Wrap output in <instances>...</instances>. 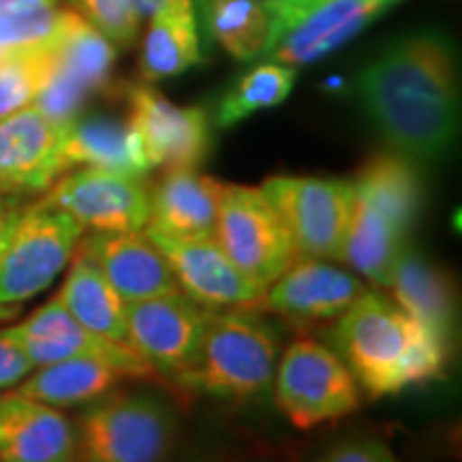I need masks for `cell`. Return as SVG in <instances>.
Here are the masks:
<instances>
[{"instance_id":"obj_25","label":"cell","mask_w":462,"mask_h":462,"mask_svg":"<svg viewBox=\"0 0 462 462\" xmlns=\"http://www.w3.org/2000/svg\"><path fill=\"white\" fill-rule=\"evenodd\" d=\"M57 296L72 314V319L83 324L85 329L114 342H124V334H126L124 306L126 303L103 275L98 263L80 245L69 260L67 278Z\"/></svg>"},{"instance_id":"obj_21","label":"cell","mask_w":462,"mask_h":462,"mask_svg":"<svg viewBox=\"0 0 462 462\" xmlns=\"http://www.w3.org/2000/svg\"><path fill=\"white\" fill-rule=\"evenodd\" d=\"M226 182L199 170H165L162 180L149 190L147 226L185 239H211Z\"/></svg>"},{"instance_id":"obj_16","label":"cell","mask_w":462,"mask_h":462,"mask_svg":"<svg viewBox=\"0 0 462 462\" xmlns=\"http://www.w3.org/2000/svg\"><path fill=\"white\" fill-rule=\"evenodd\" d=\"M363 281L329 260L298 257L273 285L257 309L278 314L293 327L329 324L363 296Z\"/></svg>"},{"instance_id":"obj_23","label":"cell","mask_w":462,"mask_h":462,"mask_svg":"<svg viewBox=\"0 0 462 462\" xmlns=\"http://www.w3.org/2000/svg\"><path fill=\"white\" fill-rule=\"evenodd\" d=\"M203 62L196 0H162L147 18L139 54V78L157 83L178 78Z\"/></svg>"},{"instance_id":"obj_37","label":"cell","mask_w":462,"mask_h":462,"mask_svg":"<svg viewBox=\"0 0 462 462\" xmlns=\"http://www.w3.org/2000/svg\"><path fill=\"white\" fill-rule=\"evenodd\" d=\"M42 3H50V5H57V0H42Z\"/></svg>"},{"instance_id":"obj_10","label":"cell","mask_w":462,"mask_h":462,"mask_svg":"<svg viewBox=\"0 0 462 462\" xmlns=\"http://www.w3.org/2000/svg\"><path fill=\"white\" fill-rule=\"evenodd\" d=\"M214 239L231 263L263 288L298 260L291 231L260 188H226Z\"/></svg>"},{"instance_id":"obj_22","label":"cell","mask_w":462,"mask_h":462,"mask_svg":"<svg viewBox=\"0 0 462 462\" xmlns=\"http://www.w3.org/2000/svg\"><path fill=\"white\" fill-rule=\"evenodd\" d=\"M62 165L67 170H106L121 175H149L144 154L126 116L80 111L65 126Z\"/></svg>"},{"instance_id":"obj_34","label":"cell","mask_w":462,"mask_h":462,"mask_svg":"<svg viewBox=\"0 0 462 462\" xmlns=\"http://www.w3.org/2000/svg\"><path fill=\"white\" fill-rule=\"evenodd\" d=\"M314 3H319V0H264L267 11H270V16H273V23H275V39H278L300 14H306Z\"/></svg>"},{"instance_id":"obj_15","label":"cell","mask_w":462,"mask_h":462,"mask_svg":"<svg viewBox=\"0 0 462 462\" xmlns=\"http://www.w3.org/2000/svg\"><path fill=\"white\" fill-rule=\"evenodd\" d=\"M44 193V203L75 216L83 229L132 231L149 221V185L139 175L83 167L60 175Z\"/></svg>"},{"instance_id":"obj_38","label":"cell","mask_w":462,"mask_h":462,"mask_svg":"<svg viewBox=\"0 0 462 462\" xmlns=\"http://www.w3.org/2000/svg\"><path fill=\"white\" fill-rule=\"evenodd\" d=\"M199 3H200V0H199Z\"/></svg>"},{"instance_id":"obj_5","label":"cell","mask_w":462,"mask_h":462,"mask_svg":"<svg viewBox=\"0 0 462 462\" xmlns=\"http://www.w3.org/2000/svg\"><path fill=\"white\" fill-rule=\"evenodd\" d=\"M178 411L152 391H111L75 424L78 462H167L178 442Z\"/></svg>"},{"instance_id":"obj_31","label":"cell","mask_w":462,"mask_h":462,"mask_svg":"<svg viewBox=\"0 0 462 462\" xmlns=\"http://www.w3.org/2000/svg\"><path fill=\"white\" fill-rule=\"evenodd\" d=\"M80 16L88 18L118 50L132 47L142 21L134 14L132 0H75Z\"/></svg>"},{"instance_id":"obj_8","label":"cell","mask_w":462,"mask_h":462,"mask_svg":"<svg viewBox=\"0 0 462 462\" xmlns=\"http://www.w3.org/2000/svg\"><path fill=\"white\" fill-rule=\"evenodd\" d=\"M260 190L285 221L298 257L329 263L345 260L346 231L355 206L352 180L275 175L267 178Z\"/></svg>"},{"instance_id":"obj_4","label":"cell","mask_w":462,"mask_h":462,"mask_svg":"<svg viewBox=\"0 0 462 462\" xmlns=\"http://www.w3.org/2000/svg\"><path fill=\"white\" fill-rule=\"evenodd\" d=\"M278 334L254 309L208 311L193 365L178 383L221 401H252L273 385Z\"/></svg>"},{"instance_id":"obj_6","label":"cell","mask_w":462,"mask_h":462,"mask_svg":"<svg viewBox=\"0 0 462 462\" xmlns=\"http://www.w3.org/2000/svg\"><path fill=\"white\" fill-rule=\"evenodd\" d=\"M275 403L296 430H316L363 406L345 360L316 339H296L275 365Z\"/></svg>"},{"instance_id":"obj_33","label":"cell","mask_w":462,"mask_h":462,"mask_svg":"<svg viewBox=\"0 0 462 462\" xmlns=\"http://www.w3.org/2000/svg\"><path fill=\"white\" fill-rule=\"evenodd\" d=\"M32 370L33 363L26 357V352L0 331V391L16 388Z\"/></svg>"},{"instance_id":"obj_28","label":"cell","mask_w":462,"mask_h":462,"mask_svg":"<svg viewBox=\"0 0 462 462\" xmlns=\"http://www.w3.org/2000/svg\"><path fill=\"white\" fill-rule=\"evenodd\" d=\"M296 75L298 72L293 67H285L273 60H263L254 67H249L247 72H242L226 88L224 98L218 100L214 124L218 129H231L254 114L281 106L282 100L293 93Z\"/></svg>"},{"instance_id":"obj_29","label":"cell","mask_w":462,"mask_h":462,"mask_svg":"<svg viewBox=\"0 0 462 462\" xmlns=\"http://www.w3.org/2000/svg\"><path fill=\"white\" fill-rule=\"evenodd\" d=\"M54 36V33H51ZM51 39L21 50H8L0 60V118L32 106L50 75Z\"/></svg>"},{"instance_id":"obj_32","label":"cell","mask_w":462,"mask_h":462,"mask_svg":"<svg viewBox=\"0 0 462 462\" xmlns=\"http://www.w3.org/2000/svg\"><path fill=\"white\" fill-rule=\"evenodd\" d=\"M316 462H396V455L383 439L352 437L327 449Z\"/></svg>"},{"instance_id":"obj_26","label":"cell","mask_w":462,"mask_h":462,"mask_svg":"<svg viewBox=\"0 0 462 462\" xmlns=\"http://www.w3.org/2000/svg\"><path fill=\"white\" fill-rule=\"evenodd\" d=\"M121 378L124 375L111 365L88 357H69V360L33 367L14 391L54 409H72V406H88L100 396L111 393Z\"/></svg>"},{"instance_id":"obj_13","label":"cell","mask_w":462,"mask_h":462,"mask_svg":"<svg viewBox=\"0 0 462 462\" xmlns=\"http://www.w3.org/2000/svg\"><path fill=\"white\" fill-rule=\"evenodd\" d=\"M3 334L16 342L33 367L60 363L69 357H88L111 365L124 378H152L154 370L149 367L126 342H114L88 331L78 324L72 314L62 306L60 296L50 298L42 309L3 329Z\"/></svg>"},{"instance_id":"obj_24","label":"cell","mask_w":462,"mask_h":462,"mask_svg":"<svg viewBox=\"0 0 462 462\" xmlns=\"http://www.w3.org/2000/svg\"><path fill=\"white\" fill-rule=\"evenodd\" d=\"M388 291L393 293V303L398 309H403L439 339L455 345L457 298L445 270L430 263L424 254L406 247L396 263Z\"/></svg>"},{"instance_id":"obj_20","label":"cell","mask_w":462,"mask_h":462,"mask_svg":"<svg viewBox=\"0 0 462 462\" xmlns=\"http://www.w3.org/2000/svg\"><path fill=\"white\" fill-rule=\"evenodd\" d=\"M83 247L98 263L124 303L180 293L165 254L149 239L147 231H96L83 239Z\"/></svg>"},{"instance_id":"obj_27","label":"cell","mask_w":462,"mask_h":462,"mask_svg":"<svg viewBox=\"0 0 462 462\" xmlns=\"http://www.w3.org/2000/svg\"><path fill=\"white\" fill-rule=\"evenodd\" d=\"M211 39L234 60H257L275 44V23L264 0H200Z\"/></svg>"},{"instance_id":"obj_36","label":"cell","mask_w":462,"mask_h":462,"mask_svg":"<svg viewBox=\"0 0 462 462\" xmlns=\"http://www.w3.org/2000/svg\"><path fill=\"white\" fill-rule=\"evenodd\" d=\"M160 3H162V0H132L134 14H136L139 21H147V18L154 14V8H157Z\"/></svg>"},{"instance_id":"obj_12","label":"cell","mask_w":462,"mask_h":462,"mask_svg":"<svg viewBox=\"0 0 462 462\" xmlns=\"http://www.w3.org/2000/svg\"><path fill=\"white\" fill-rule=\"evenodd\" d=\"M208 309L185 293L139 298L124 306V342L154 370L175 380L193 365Z\"/></svg>"},{"instance_id":"obj_17","label":"cell","mask_w":462,"mask_h":462,"mask_svg":"<svg viewBox=\"0 0 462 462\" xmlns=\"http://www.w3.org/2000/svg\"><path fill=\"white\" fill-rule=\"evenodd\" d=\"M62 139L65 126L36 106L0 118V196H36L65 175Z\"/></svg>"},{"instance_id":"obj_2","label":"cell","mask_w":462,"mask_h":462,"mask_svg":"<svg viewBox=\"0 0 462 462\" xmlns=\"http://www.w3.org/2000/svg\"><path fill=\"white\" fill-rule=\"evenodd\" d=\"M331 342L370 398L398 396L442 378L452 357L449 342L370 291L334 321Z\"/></svg>"},{"instance_id":"obj_1","label":"cell","mask_w":462,"mask_h":462,"mask_svg":"<svg viewBox=\"0 0 462 462\" xmlns=\"http://www.w3.org/2000/svg\"><path fill=\"white\" fill-rule=\"evenodd\" d=\"M355 93L388 149L411 162H439L460 132V65L449 33L398 36L357 72Z\"/></svg>"},{"instance_id":"obj_14","label":"cell","mask_w":462,"mask_h":462,"mask_svg":"<svg viewBox=\"0 0 462 462\" xmlns=\"http://www.w3.org/2000/svg\"><path fill=\"white\" fill-rule=\"evenodd\" d=\"M149 239L165 254L180 291L203 309H254L264 291L247 278L216 245V239H185L144 226Z\"/></svg>"},{"instance_id":"obj_3","label":"cell","mask_w":462,"mask_h":462,"mask_svg":"<svg viewBox=\"0 0 462 462\" xmlns=\"http://www.w3.org/2000/svg\"><path fill=\"white\" fill-rule=\"evenodd\" d=\"M355 206L345 242V260L378 288H388L409 234L424 211L419 167L393 149L370 157L352 178Z\"/></svg>"},{"instance_id":"obj_30","label":"cell","mask_w":462,"mask_h":462,"mask_svg":"<svg viewBox=\"0 0 462 462\" xmlns=\"http://www.w3.org/2000/svg\"><path fill=\"white\" fill-rule=\"evenodd\" d=\"M57 23V5L42 0H0V50H21L50 42Z\"/></svg>"},{"instance_id":"obj_18","label":"cell","mask_w":462,"mask_h":462,"mask_svg":"<svg viewBox=\"0 0 462 462\" xmlns=\"http://www.w3.org/2000/svg\"><path fill=\"white\" fill-rule=\"evenodd\" d=\"M398 3L401 0H319L275 39L264 60L293 69L314 65L342 50Z\"/></svg>"},{"instance_id":"obj_11","label":"cell","mask_w":462,"mask_h":462,"mask_svg":"<svg viewBox=\"0 0 462 462\" xmlns=\"http://www.w3.org/2000/svg\"><path fill=\"white\" fill-rule=\"evenodd\" d=\"M121 98L149 172L199 170L211 147V124L200 106H178L144 80L124 85Z\"/></svg>"},{"instance_id":"obj_9","label":"cell","mask_w":462,"mask_h":462,"mask_svg":"<svg viewBox=\"0 0 462 462\" xmlns=\"http://www.w3.org/2000/svg\"><path fill=\"white\" fill-rule=\"evenodd\" d=\"M83 239V224L39 200L21 211L0 257V306H18L47 291Z\"/></svg>"},{"instance_id":"obj_7","label":"cell","mask_w":462,"mask_h":462,"mask_svg":"<svg viewBox=\"0 0 462 462\" xmlns=\"http://www.w3.org/2000/svg\"><path fill=\"white\" fill-rule=\"evenodd\" d=\"M118 47L75 11H60V23L51 36L50 75L32 106L57 126H67L103 93L116 67Z\"/></svg>"},{"instance_id":"obj_19","label":"cell","mask_w":462,"mask_h":462,"mask_svg":"<svg viewBox=\"0 0 462 462\" xmlns=\"http://www.w3.org/2000/svg\"><path fill=\"white\" fill-rule=\"evenodd\" d=\"M0 462H78L75 424L18 391L0 393Z\"/></svg>"},{"instance_id":"obj_35","label":"cell","mask_w":462,"mask_h":462,"mask_svg":"<svg viewBox=\"0 0 462 462\" xmlns=\"http://www.w3.org/2000/svg\"><path fill=\"white\" fill-rule=\"evenodd\" d=\"M18 216H21V206L8 200V196H0V257H3L5 245H8V239L14 234Z\"/></svg>"}]
</instances>
